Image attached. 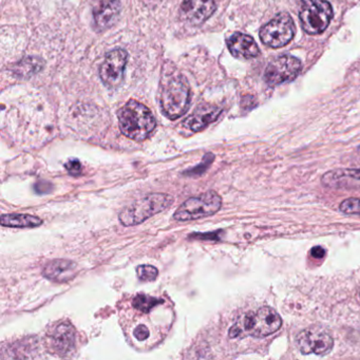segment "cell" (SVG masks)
<instances>
[{
  "label": "cell",
  "mask_w": 360,
  "mask_h": 360,
  "mask_svg": "<svg viewBox=\"0 0 360 360\" xmlns=\"http://www.w3.org/2000/svg\"><path fill=\"white\" fill-rule=\"evenodd\" d=\"M296 345L304 355L324 356L334 347V339L322 328H309L297 335Z\"/></svg>",
  "instance_id": "9"
},
{
  "label": "cell",
  "mask_w": 360,
  "mask_h": 360,
  "mask_svg": "<svg viewBox=\"0 0 360 360\" xmlns=\"http://www.w3.org/2000/svg\"><path fill=\"white\" fill-rule=\"evenodd\" d=\"M94 28L96 32H103L117 22L121 13L120 0H92Z\"/></svg>",
  "instance_id": "11"
},
{
  "label": "cell",
  "mask_w": 360,
  "mask_h": 360,
  "mask_svg": "<svg viewBox=\"0 0 360 360\" xmlns=\"http://www.w3.org/2000/svg\"><path fill=\"white\" fill-rule=\"evenodd\" d=\"M214 0H183L181 16L193 26H200L216 12Z\"/></svg>",
  "instance_id": "12"
},
{
  "label": "cell",
  "mask_w": 360,
  "mask_h": 360,
  "mask_svg": "<svg viewBox=\"0 0 360 360\" xmlns=\"http://www.w3.org/2000/svg\"><path fill=\"white\" fill-rule=\"evenodd\" d=\"M222 199L216 191H206L186 200L174 214V220L191 221L212 216L220 210Z\"/></svg>",
  "instance_id": "6"
},
{
  "label": "cell",
  "mask_w": 360,
  "mask_h": 360,
  "mask_svg": "<svg viewBox=\"0 0 360 360\" xmlns=\"http://www.w3.org/2000/svg\"><path fill=\"white\" fill-rule=\"evenodd\" d=\"M134 336H136V338L138 339L139 341L146 340L149 337V330L147 328V326L141 324V326H139L138 328H136V330H134Z\"/></svg>",
  "instance_id": "24"
},
{
  "label": "cell",
  "mask_w": 360,
  "mask_h": 360,
  "mask_svg": "<svg viewBox=\"0 0 360 360\" xmlns=\"http://www.w3.org/2000/svg\"><path fill=\"white\" fill-rule=\"evenodd\" d=\"M227 47L235 58L243 60L257 58L260 53L255 39L243 33H233L227 39Z\"/></svg>",
  "instance_id": "16"
},
{
  "label": "cell",
  "mask_w": 360,
  "mask_h": 360,
  "mask_svg": "<svg viewBox=\"0 0 360 360\" xmlns=\"http://www.w3.org/2000/svg\"><path fill=\"white\" fill-rule=\"evenodd\" d=\"M321 182L330 188H360V169L330 170L322 176Z\"/></svg>",
  "instance_id": "14"
},
{
  "label": "cell",
  "mask_w": 360,
  "mask_h": 360,
  "mask_svg": "<svg viewBox=\"0 0 360 360\" xmlns=\"http://www.w3.org/2000/svg\"><path fill=\"white\" fill-rule=\"evenodd\" d=\"M65 168L68 170L69 174H72V176H77V174H81L82 164L79 160H70L65 164Z\"/></svg>",
  "instance_id": "23"
},
{
  "label": "cell",
  "mask_w": 360,
  "mask_h": 360,
  "mask_svg": "<svg viewBox=\"0 0 360 360\" xmlns=\"http://www.w3.org/2000/svg\"><path fill=\"white\" fill-rule=\"evenodd\" d=\"M48 345L53 353L60 356L68 355L75 345V330L69 322L56 326L48 335Z\"/></svg>",
  "instance_id": "13"
},
{
  "label": "cell",
  "mask_w": 360,
  "mask_h": 360,
  "mask_svg": "<svg viewBox=\"0 0 360 360\" xmlns=\"http://www.w3.org/2000/svg\"><path fill=\"white\" fill-rule=\"evenodd\" d=\"M360 149V148H359Z\"/></svg>",
  "instance_id": "26"
},
{
  "label": "cell",
  "mask_w": 360,
  "mask_h": 360,
  "mask_svg": "<svg viewBox=\"0 0 360 360\" xmlns=\"http://www.w3.org/2000/svg\"><path fill=\"white\" fill-rule=\"evenodd\" d=\"M174 199L167 193H150L122 210L119 218L125 226L139 225L172 206Z\"/></svg>",
  "instance_id": "4"
},
{
  "label": "cell",
  "mask_w": 360,
  "mask_h": 360,
  "mask_svg": "<svg viewBox=\"0 0 360 360\" xmlns=\"http://www.w3.org/2000/svg\"><path fill=\"white\" fill-rule=\"evenodd\" d=\"M120 128L127 138L138 142L146 140L155 129L157 122L151 111L145 105L129 101L119 112Z\"/></svg>",
  "instance_id": "1"
},
{
  "label": "cell",
  "mask_w": 360,
  "mask_h": 360,
  "mask_svg": "<svg viewBox=\"0 0 360 360\" xmlns=\"http://www.w3.org/2000/svg\"><path fill=\"white\" fill-rule=\"evenodd\" d=\"M299 18L305 33L320 34L326 31L332 20V6L326 0H300Z\"/></svg>",
  "instance_id": "5"
},
{
  "label": "cell",
  "mask_w": 360,
  "mask_h": 360,
  "mask_svg": "<svg viewBox=\"0 0 360 360\" xmlns=\"http://www.w3.org/2000/svg\"><path fill=\"white\" fill-rule=\"evenodd\" d=\"M164 301L155 297L148 296V295L139 294L136 298L132 301V305L136 307L139 311H144V313H149L153 307L157 305L161 304Z\"/></svg>",
  "instance_id": "19"
},
{
  "label": "cell",
  "mask_w": 360,
  "mask_h": 360,
  "mask_svg": "<svg viewBox=\"0 0 360 360\" xmlns=\"http://www.w3.org/2000/svg\"><path fill=\"white\" fill-rule=\"evenodd\" d=\"M295 31L294 22L290 14L282 12L261 28L260 39L267 47L278 49L294 39Z\"/></svg>",
  "instance_id": "7"
},
{
  "label": "cell",
  "mask_w": 360,
  "mask_h": 360,
  "mask_svg": "<svg viewBox=\"0 0 360 360\" xmlns=\"http://www.w3.org/2000/svg\"><path fill=\"white\" fill-rule=\"evenodd\" d=\"M191 94L188 83L182 75L170 77L161 92V107L170 120L182 117L191 107Z\"/></svg>",
  "instance_id": "3"
},
{
  "label": "cell",
  "mask_w": 360,
  "mask_h": 360,
  "mask_svg": "<svg viewBox=\"0 0 360 360\" xmlns=\"http://www.w3.org/2000/svg\"><path fill=\"white\" fill-rule=\"evenodd\" d=\"M214 155H212V153H207V155L204 157L203 161H202L199 165L195 166V168H191V169L187 170V172H185V174L189 176H202V174L208 169L210 164L214 162Z\"/></svg>",
  "instance_id": "21"
},
{
  "label": "cell",
  "mask_w": 360,
  "mask_h": 360,
  "mask_svg": "<svg viewBox=\"0 0 360 360\" xmlns=\"http://www.w3.org/2000/svg\"><path fill=\"white\" fill-rule=\"evenodd\" d=\"M282 319L279 314L269 307H262L245 314L229 330L231 338H238L244 334L263 338L280 330Z\"/></svg>",
  "instance_id": "2"
},
{
  "label": "cell",
  "mask_w": 360,
  "mask_h": 360,
  "mask_svg": "<svg viewBox=\"0 0 360 360\" xmlns=\"http://www.w3.org/2000/svg\"><path fill=\"white\" fill-rule=\"evenodd\" d=\"M220 115L221 109L218 107L207 104L201 105L191 117H187L186 121L184 122V125L191 131H201L212 122L216 121Z\"/></svg>",
  "instance_id": "17"
},
{
  "label": "cell",
  "mask_w": 360,
  "mask_h": 360,
  "mask_svg": "<svg viewBox=\"0 0 360 360\" xmlns=\"http://www.w3.org/2000/svg\"><path fill=\"white\" fill-rule=\"evenodd\" d=\"M127 62V52L121 48L112 50L107 54L100 69L101 79L106 87L113 89L121 85Z\"/></svg>",
  "instance_id": "10"
},
{
  "label": "cell",
  "mask_w": 360,
  "mask_h": 360,
  "mask_svg": "<svg viewBox=\"0 0 360 360\" xmlns=\"http://www.w3.org/2000/svg\"><path fill=\"white\" fill-rule=\"evenodd\" d=\"M311 256L315 257L317 259H322L326 256V250L321 246H315L311 248Z\"/></svg>",
  "instance_id": "25"
},
{
  "label": "cell",
  "mask_w": 360,
  "mask_h": 360,
  "mask_svg": "<svg viewBox=\"0 0 360 360\" xmlns=\"http://www.w3.org/2000/svg\"><path fill=\"white\" fill-rule=\"evenodd\" d=\"M302 64L292 56H282L269 63L264 72V81L271 87L292 82L300 75Z\"/></svg>",
  "instance_id": "8"
},
{
  "label": "cell",
  "mask_w": 360,
  "mask_h": 360,
  "mask_svg": "<svg viewBox=\"0 0 360 360\" xmlns=\"http://www.w3.org/2000/svg\"><path fill=\"white\" fill-rule=\"evenodd\" d=\"M339 208L343 214L360 216V199L349 198V199L345 200L341 202Z\"/></svg>",
  "instance_id": "22"
},
{
  "label": "cell",
  "mask_w": 360,
  "mask_h": 360,
  "mask_svg": "<svg viewBox=\"0 0 360 360\" xmlns=\"http://www.w3.org/2000/svg\"><path fill=\"white\" fill-rule=\"evenodd\" d=\"M136 273H138L139 279L144 282L155 281L159 275L157 267L148 264L139 265Z\"/></svg>",
  "instance_id": "20"
},
{
  "label": "cell",
  "mask_w": 360,
  "mask_h": 360,
  "mask_svg": "<svg viewBox=\"0 0 360 360\" xmlns=\"http://www.w3.org/2000/svg\"><path fill=\"white\" fill-rule=\"evenodd\" d=\"M1 225L16 229H33L43 224V220L39 217L24 214H9L1 216Z\"/></svg>",
  "instance_id": "18"
},
{
  "label": "cell",
  "mask_w": 360,
  "mask_h": 360,
  "mask_svg": "<svg viewBox=\"0 0 360 360\" xmlns=\"http://www.w3.org/2000/svg\"><path fill=\"white\" fill-rule=\"evenodd\" d=\"M43 273L44 276L51 281L66 283L77 276V265L73 261L66 259H56L46 264Z\"/></svg>",
  "instance_id": "15"
}]
</instances>
